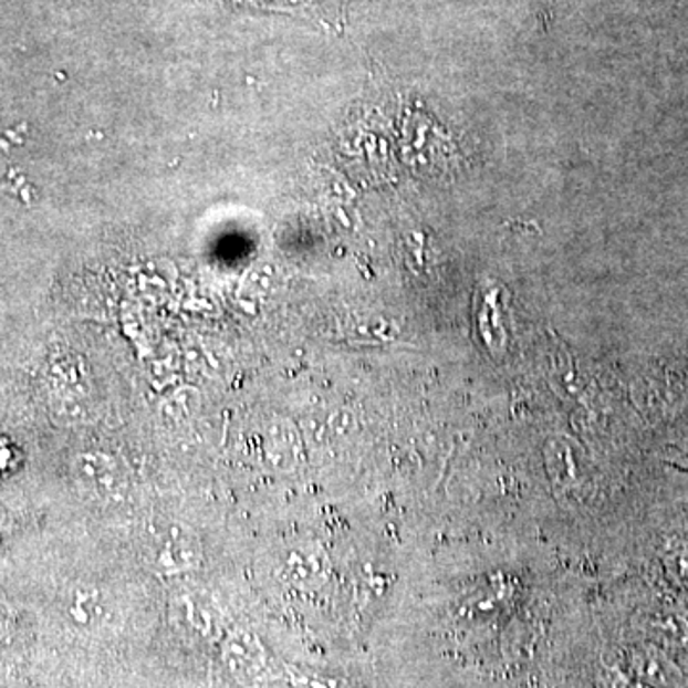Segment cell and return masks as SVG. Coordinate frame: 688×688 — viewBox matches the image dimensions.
<instances>
[{
    "label": "cell",
    "mask_w": 688,
    "mask_h": 688,
    "mask_svg": "<svg viewBox=\"0 0 688 688\" xmlns=\"http://www.w3.org/2000/svg\"><path fill=\"white\" fill-rule=\"evenodd\" d=\"M275 576L296 590H314L330 576V556L316 541H295L278 556Z\"/></svg>",
    "instance_id": "3957f363"
},
{
    "label": "cell",
    "mask_w": 688,
    "mask_h": 688,
    "mask_svg": "<svg viewBox=\"0 0 688 688\" xmlns=\"http://www.w3.org/2000/svg\"><path fill=\"white\" fill-rule=\"evenodd\" d=\"M304 438L295 423L275 417L259 435L260 463L272 475H289L301 467Z\"/></svg>",
    "instance_id": "7a4b0ae2"
},
{
    "label": "cell",
    "mask_w": 688,
    "mask_h": 688,
    "mask_svg": "<svg viewBox=\"0 0 688 688\" xmlns=\"http://www.w3.org/2000/svg\"><path fill=\"white\" fill-rule=\"evenodd\" d=\"M201 559L204 551L199 540L188 530L178 527L161 535V540L155 543L152 551V566L163 576L191 572L201 564Z\"/></svg>",
    "instance_id": "277c9868"
},
{
    "label": "cell",
    "mask_w": 688,
    "mask_h": 688,
    "mask_svg": "<svg viewBox=\"0 0 688 688\" xmlns=\"http://www.w3.org/2000/svg\"><path fill=\"white\" fill-rule=\"evenodd\" d=\"M199 408V396L194 390H184L163 402L161 419L169 425H184L191 421Z\"/></svg>",
    "instance_id": "8992f818"
},
{
    "label": "cell",
    "mask_w": 688,
    "mask_h": 688,
    "mask_svg": "<svg viewBox=\"0 0 688 688\" xmlns=\"http://www.w3.org/2000/svg\"><path fill=\"white\" fill-rule=\"evenodd\" d=\"M188 604V614H190L191 624L196 625L197 629H201L204 633H209L215 629V608L212 604L205 597H197V595H190L186 598Z\"/></svg>",
    "instance_id": "52a82bcc"
},
{
    "label": "cell",
    "mask_w": 688,
    "mask_h": 688,
    "mask_svg": "<svg viewBox=\"0 0 688 688\" xmlns=\"http://www.w3.org/2000/svg\"><path fill=\"white\" fill-rule=\"evenodd\" d=\"M225 658L233 674L254 677L267 664V654L253 633L236 632L225 645Z\"/></svg>",
    "instance_id": "5b68a950"
},
{
    "label": "cell",
    "mask_w": 688,
    "mask_h": 688,
    "mask_svg": "<svg viewBox=\"0 0 688 688\" xmlns=\"http://www.w3.org/2000/svg\"><path fill=\"white\" fill-rule=\"evenodd\" d=\"M71 477L91 498L121 499L128 492L131 472L121 457L104 450L81 451L71 461Z\"/></svg>",
    "instance_id": "6da1fadb"
},
{
    "label": "cell",
    "mask_w": 688,
    "mask_h": 688,
    "mask_svg": "<svg viewBox=\"0 0 688 688\" xmlns=\"http://www.w3.org/2000/svg\"><path fill=\"white\" fill-rule=\"evenodd\" d=\"M102 595H100L98 591H79L75 593V597H73V603H71V616L81 622V624H86L88 619H91L92 612H102Z\"/></svg>",
    "instance_id": "ba28073f"
}]
</instances>
